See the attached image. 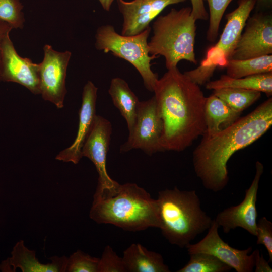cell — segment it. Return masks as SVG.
Wrapping results in <instances>:
<instances>
[{
    "label": "cell",
    "mask_w": 272,
    "mask_h": 272,
    "mask_svg": "<svg viewBox=\"0 0 272 272\" xmlns=\"http://www.w3.org/2000/svg\"><path fill=\"white\" fill-rule=\"evenodd\" d=\"M163 121L160 145L163 151L180 152L206 131V97L199 85L177 67L158 80L154 90Z\"/></svg>",
    "instance_id": "obj_1"
},
{
    "label": "cell",
    "mask_w": 272,
    "mask_h": 272,
    "mask_svg": "<svg viewBox=\"0 0 272 272\" xmlns=\"http://www.w3.org/2000/svg\"><path fill=\"white\" fill-rule=\"evenodd\" d=\"M271 125L270 97L218 133L202 136L193 152L192 161L203 187L216 192L224 189L229 181L227 163L231 157L261 137Z\"/></svg>",
    "instance_id": "obj_2"
},
{
    "label": "cell",
    "mask_w": 272,
    "mask_h": 272,
    "mask_svg": "<svg viewBox=\"0 0 272 272\" xmlns=\"http://www.w3.org/2000/svg\"><path fill=\"white\" fill-rule=\"evenodd\" d=\"M89 216L97 223L130 231L160 227L156 199L132 183L119 184L111 194L95 193Z\"/></svg>",
    "instance_id": "obj_3"
},
{
    "label": "cell",
    "mask_w": 272,
    "mask_h": 272,
    "mask_svg": "<svg viewBox=\"0 0 272 272\" xmlns=\"http://www.w3.org/2000/svg\"><path fill=\"white\" fill-rule=\"evenodd\" d=\"M156 200L159 228L172 244L186 248L212 224L213 220L201 208L195 190L166 189L159 192Z\"/></svg>",
    "instance_id": "obj_4"
},
{
    "label": "cell",
    "mask_w": 272,
    "mask_h": 272,
    "mask_svg": "<svg viewBox=\"0 0 272 272\" xmlns=\"http://www.w3.org/2000/svg\"><path fill=\"white\" fill-rule=\"evenodd\" d=\"M196 21L189 7L172 8L167 14L157 17L148 42L150 55L163 56L167 70L177 67L182 60L196 64Z\"/></svg>",
    "instance_id": "obj_5"
},
{
    "label": "cell",
    "mask_w": 272,
    "mask_h": 272,
    "mask_svg": "<svg viewBox=\"0 0 272 272\" xmlns=\"http://www.w3.org/2000/svg\"><path fill=\"white\" fill-rule=\"evenodd\" d=\"M151 30L149 27L138 34L126 36L118 33L112 25H102L96 31L95 47L131 64L141 76L145 88L154 92L159 78L151 68V61L158 57L149 52L148 39Z\"/></svg>",
    "instance_id": "obj_6"
},
{
    "label": "cell",
    "mask_w": 272,
    "mask_h": 272,
    "mask_svg": "<svg viewBox=\"0 0 272 272\" xmlns=\"http://www.w3.org/2000/svg\"><path fill=\"white\" fill-rule=\"evenodd\" d=\"M162 130L163 121L155 96L140 101L134 127L127 140L120 146V152L141 149L151 156L163 151L160 145Z\"/></svg>",
    "instance_id": "obj_7"
},
{
    "label": "cell",
    "mask_w": 272,
    "mask_h": 272,
    "mask_svg": "<svg viewBox=\"0 0 272 272\" xmlns=\"http://www.w3.org/2000/svg\"><path fill=\"white\" fill-rule=\"evenodd\" d=\"M256 3V0H238L237 8L225 16L227 22L219 40L208 49L200 65L225 67Z\"/></svg>",
    "instance_id": "obj_8"
},
{
    "label": "cell",
    "mask_w": 272,
    "mask_h": 272,
    "mask_svg": "<svg viewBox=\"0 0 272 272\" xmlns=\"http://www.w3.org/2000/svg\"><path fill=\"white\" fill-rule=\"evenodd\" d=\"M43 50V59L39 63L40 94L44 100L62 108L67 93L66 71L72 53L69 51H57L48 44L44 45Z\"/></svg>",
    "instance_id": "obj_9"
},
{
    "label": "cell",
    "mask_w": 272,
    "mask_h": 272,
    "mask_svg": "<svg viewBox=\"0 0 272 272\" xmlns=\"http://www.w3.org/2000/svg\"><path fill=\"white\" fill-rule=\"evenodd\" d=\"M112 125L100 115H96L92 130L82 150V156L89 159L98 174V183L95 193L112 194L119 184L113 180L106 170V157L109 150Z\"/></svg>",
    "instance_id": "obj_10"
},
{
    "label": "cell",
    "mask_w": 272,
    "mask_h": 272,
    "mask_svg": "<svg viewBox=\"0 0 272 272\" xmlns=\"http://www.w3.org/2000/svg\"><path fill=\"white\" fill-rule=\"evenodd\" d=\"M219 226L213 220L206 236L198 243L189 244L186 248L189 254L204 253L212 255L237 272H252L255 264V250L252 247L244 250L230 246L220 237Z\"/></svg>",
    "instance_id": "obj_11"
},
{
    "label": "cell",
    "mask_w": 272,
    "mask_h": 272,
    "mask_svg": "<svg viewBox=\"0 0 272 272\" xmlns=\"http://www.w3.org/2000/svg\"><path fill=\"white\" fill-rule=\"evenodd\" d=\"M243 30L230 59H246L272 54L271 14L259 12L249 17Z\"/></svg>",
    "instance_id": "obj_12"
},
{
    "label": "cell",
    "mask_w": 272,
    "mask_h": 272,
    "mask_svg": "<svg viewBox=\"0 0 272 272\" xmlns=\"http://www.w3.org/2000/svg\"><path fill=\"white\" fill-rule=\"evenodd\" d=\"M256 172L250 187L245 190L244 199L236 206L230 207L219 213L215 219L225 233L240 227L250 234L257 233V212L256 203L259 183L264 167L259 161L255 164Z\"/></svg>",
    "instance_id": "obj_13"
},
{
    "label": "cell",
    "mask_w": 272,
    "mask_h": 272,
    "mask_svg": "<svg viewBox=\"0 0 272 272\" xmlns=\"http://www.w3.org/2000/svg\"><path fill=\"white\" fill-rule=\"evenodd\" d=\"M39 63L28 58L20 56L7 35L1 47L0 80L19 84L33 94H40L39 86Z\"/></svg>",
    "instance_id": "obj_14"
},
{
    "label": "cell",
    "mask_w": 272,
    "mask_h": 272,
    "mask_svg": "<svg viewBox=\"0 0 272 272\" xmlns=\"http://www.w3.org/2000/svg\"><path fill=\"white\" fill-rule=\"evenodd\" d=\"M123 17L121 34H139L150 27V23L167 6L187 0H116Z\"/></svg>",
    "instance_id": "obj_15"
},
{
    "label": "cell",
    "mask_w": 272,
    "mask_h": 272,
    "mask_svg": "<svg viewBox=\"0 0 272 272\" xmlns=\"http://www.w3.org/2000/svg\"><path fill=\"white\" fill-rule=\"evenodd\" d=\"M97 91L98 88L90 81H88L84 86L76 138L70 147L57 155L55 159L77 164L82 158V148L92 130L97 115L96 104Z\"/></svg>",
    "instance_id": "obj_16"
},
{
    "label": "cell",
    "mask_w": 272,
    "mask_h": 272,
    "mask_svg": "<svg viewBox=\"0 0 272 272\" xmlns=\"http://www.w3.org/2000/svg\"><path fill=\"white\" fill-rule=\"evenodd\" d=\"M11 256L0 264L2 271H15L19 268L23 272H65L67 257L54 256L51 262L43 264L36 257L34 250L28 249L23 240L17 242L11 252Z\"/></svg>",
    "instance_id": "obj_17"
},
{
    "label": "cell",
    "mask_w": 272,
    "mask_h": 272,
    "mask_svg": "<svg viewBox=\"0 0 272 272\" xmlns=\"http://www.w3.org/2000/svg\"><path fill=\"white\" fill-rule=\"evenodd\" d=\"M239 113L212 94L205 105L206 131L202 136L211 137L224 129L240 117Z\"/></svg>",
    "instance_id": "obj_18"
},
{
    "label": "cell",
    "mask_w": 272,
    "mask_h": 272,
    "mask_svg": "<svg viewBox=\"0 0 272 272\" xmlns=\"http://www.w3.org/2000/svg\"><path fill=\"white\" fill-rule=\"evenodd\" d=\"M127 271L169 272L162 256L149 251L139 243H133L123 252L122 257Z\"/></svg>",
    "instance_id": "obj_19"
},
{
    "label": "cell",
    "mask_w": 272,
    "mask_h": 272,
    "mask_svg": "<svg viewBox=\"0 0 272 272\" xmlns=\"http://www.w3.org/2000/svg\"><path fill=\"white\" fill-rule=\"evenodd\" d=\"M108 93L114 105L125 119L129 133L134 127L140 101L130 89L127 83L119 77L113 78L110 82Z\"/></svg>",
    "instance_id": "obj_20"
},
{
    "label": "cell",
    "mask_w": 272,
    "mask_h": 272,
    "mask_svg": "<svg viewBox=\"0 0 272 272\" xmlns=\"http://www.w3.org/2000/svg\"><path fill=\"white\" fill-rule=\"evenodd\" d=\"M206 88L209 90L235 88L255 90L263 92L270 97L272 95V72L240 78H233L223 75L218 80L208 82Z\"/></svg>",
    "instance_id": "obj_21"
},
{
    "label": "cell",
    "mask_w": 272,
    "mask_h": 272,
    "mask_svg": "<svg viewBox=\"0 0 272 272\" xmlns=\"http://www.w3.org/2000/svg\"><path fill=\"white\" fill-rule=\"evenodd\" d=\"M225 68L226 75L233 78L270 72H272V55L246 59H230Z\"/></svg>",
    "instance_id": "obj_22"
},
{
    "label": "cell",
    "mask_w": 272,
    "mask_h": 272,
    "mask_svg": "<svg viewBox=\"0 0 272 272\" xmlns=\"http://www.w3.org/2000/svg\"><path fill=\"white\" fill-rule=\"evenodd\" d=\"M213 94L224 101L232 109L240 113L261 96L259 91L235 88L213 90Z\"/></svg>",
    "instance_id": "obj_23"
},
{
    "label": "cell",
    "mask_w": 272,
    "mask_h": 272,
    "mask_svg": "<svg viewBox=\"0 0 272 272\" xmlns=\"http://www.w3.org/2000/svg\"><path fill=\"white\" fill-rule=\"evenodd\" d=\"M189 255V261L177 272H228L232 269L211 254L196 253Z\"/></svg>",
    "instance_id": "obj_24"
},
{
    "label": "cell",
    "mask_w": 272,
    "mask_h": 272,
    "mask_svg": "<svg viewBox=\"0 0 272 272\" xmlns=\"http://www.w3.org/2000/svg\"><path fill=\"white\" fill-rule=\"evenodd\" d=\"M23 9L20 0H0V21L13 29H22L25 22Z\"/></svg>",
    "instance_id": "obj_25"
},
{
    "label": "cell",
    "mask_w": 272,
    "mask_h": 272,
    "mask_svg": "<svg viewBox=\"0 0 272 272\" xmlns=\"http://www.w3.org/2000/svg\"><path fill=\"white\" fill-rule=\"evenodd\" d=\"M206 1L209 7V27L207 39L214 42L218 35L220 24L224 12L229 4L233 0H203Z\"/></svg>",
    "instance_id": "obj_26"
},
{
    "label": "cell",
    "mask_w": 272,
    "mask_h": 272,
    "mask_svg": "<svg viewBox=\"0 0 272 272\" xmlns=\"http://www.w3.org/2000/svg\"><path fill=\"white\" fill-rule=\"evenodd\" d=\"M99 258L78 250L67 257V272H98Z\"/></svg>",
    "instance_id": "obj_27"
},
{
    "label": "cell",
    "mask_w": 272,
    "mask_h": 272,
    "mask_svg": "<svg viewBox=\"0 0 272 272\" xmlns=\"http://www.w3.org/2000/svg\"><path fill=\"white\" fill-rule=\"evenodd\" d=\"M122 257H120L112 248L106 246L99 258L98 272H126Z\"/></svg>",
    "instance_id": "obj_28"
},
{
    "label": "cell",
    "mask_w": 272,
    "mask_h": 272,
    "mask_svg": "<svg viewBox=\"0 0 272 272\" xmlns=\"http://www.w3.org/2000/svg\"><path fill=\"white\" fill-rule=\"evenodd\" d=\"M257 244L263 245L267 250L269 262H272V223L263 217L257 221Z\"/></svg>",
    "instance_id": "obj_29"
},
{
    "label": "cell",
    "mask_w": 272,
    "mask_h": 272,
    "mask_svg": "<svg viewBox=\"0 0 272 272\" xmlns=\"http://www.w3.org/2000/svg\"><path fill=\"white\" fill-rule=\"evenodd\" d=\"M216 68L200 65L197 68L184 72V74L193 82L198 85H203L209 82Z\"/></svg>",
    "instance_id": "obj_30"
},
{
    "label": "cell",
    "mask_w": 272,
    "mask_h": 272,
    "mask_svg": "<svg viewBox=\"0 0 272 272\" xmlns=\"http://www.w3.org/2000/svg\"><path fill=\"white\" fill-rule=\"evenodd\" d=\"M191 7V14L197 21L207 20L209 19V14L207 11L203 0H190Z\"/></svg>",
    "instance_id": "obj_31"
},
{
    "label": "cell",
    "mask_w": 272,
    "mask_h": 272,
    "mask_svg": "<svg viewBox=\"0 0 272 272\" xmlns=\"http://www.w3.org/2000/svg\"><path fill=\"white\" fill-rule=\"evenodd\" d=\"M255 272H271L272 268L270 267L269 262L266 261L264 258L263 255L260 254L258 249L255 250Z\"/></svg>",
    "instance_id": "obj_32"
},
{
    "label": "cell",
    "mask_w": 272,
    "mask_h": 272,
    "mask_svg": "<svg viewBox=\"0 0 272 272\" xmlns=\"http://www.w3.org/2000/svg\"><path fill=\"white\" fill-rule=\"evenodd\" d=\"M13 28L7 23L0 21V60L1 56V47L5 37L8 34Z\"/></svg>",
    "instance_id": "obj_33"
},
{
    "label": "cell",
    "mask_w": 272,
    "mask_h": 272,
    "mask_svg": "<svg viewBox=\"0 0 272 272\" xmlns=\"http://www.w3.org/2000/svg\"><path fill=\"white\" fill-rule=\"evenodd\" d=\"M103 9L106 11H109L114 0H98Z\"/></svg>",
    "instance_id": "obj_34"
},
{
    "label": "cell",
    "mask_w": 272,
    "mask_h": 272,
    "mask_svg": "<svg viewBox=\"0 0 272 272\" xmlns=\"http://www.w3.org/2000/svg\"><path fill=\"white\" fill-rule=\"evenodd\" d=\"M257 6L260 7L269 8L271 5L272 0H256Z\"/></svg>",
    "instance_id": "obj_35"
}]
</instances>
